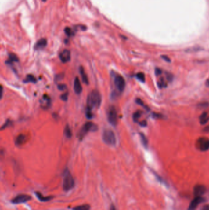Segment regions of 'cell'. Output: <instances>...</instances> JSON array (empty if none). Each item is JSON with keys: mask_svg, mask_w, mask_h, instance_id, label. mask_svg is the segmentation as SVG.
Listing matches in <instances>:
<instances>
[{"mask_svg": "<svg viewBox=\"0 0 209 210\" xmlns=\"http://www.w3.org/2000/svg\"><path fill=\"white\" fill-rule=\"evenodd\" d=\"M102 102L101 95L98 90H93L88 96L87 108L91 109L99 108Z\"/></svg>", "mask_w": 209, "mask_h": 210, "instance_id": "1", "label": "cell"}, {"mask_svg": "<svg viewBox=\"0 0 209 210\" xmlns=\"http://www.w3.org/2000/svg\"><path fill=\"white\" fill-rule=\"evenodd\" d=\"M75 186V181L73 176L67 169L65 170L63 174V188L64 191H69L73 189Z\"/></svg>", "mask_w": 209, "mask_h": 210, "instance_id": "2", "label": "cell"}, {"mask_svg": "<svg viewBox=\"0 0 209 210\" xmlns=\"http://www.w3.org/2000/svg\"><path fill=\"white\" fill-rule=\"evenodd\" d=\"M103 142L109 146H114L117 143V138L114 132L110 130L106 129L103 133Z\"/></svg>", "mask_w": 209, "mask_h": 210, "instance_id": "3", "label": "cell"}, {"mask_svg": "<svg viewBox=\"0 0 209 210\" xmlns=\"http://www.w3.org/2000/svg\"><path fill=\"white\" fill-rule=\"evenodd\" d=\"M196 146L198 150L205 152L209 149V138L207 137H200L197 139Z\"/></svg>", "mask_w": 209, "mask_h": 210, "instance_id": "4", "label": "cell"}, {"mask_svg": "<svg viewBox=\"0 0 209 210\" xmlns=\"http://www.w3.org/2000/svg\"><path fill=\"white\" fill-rule=\"evenodd\" d=\"M117 112L114 106H111L108 111L107 118L109 122L113 126L115 127L118 123Z\"/></svg>", "mask_w": 209, "mask_h": 210, "instance_id": "5", "label": "cell"}, {"mask_svg": "<svg viewBox=\"0 0 209 210\" xmlns=\"http://www.w3.org/2000/svg\"><path fill=\"white\" fill-rule=\"evenodd\" d=\"M31 196L27 195V194H19L17 195L16 197L13 198L11 201L12 203L14 204H22L24 203H27V201L31 200Z\"/></svg>", "mask_w": 209, "mask_h": 210, "instance_id": "6", "label": "cell"}, {"mask_svg": "<svg viewBox=\"0 0 209 210\" xmlns=\"http://www.w3.org/2000/svg\"><path fill=\"white\" fill-rule=\"evenodd\" d=\"M114 84L117 88V89L121 92L124 90L126 86L125 80L123 76L120 75H117L114 77Z\"/></svg>", "mask_w": 209, "mask_h": 210, "instance_id": "7", "label": "cell"}, {"mask_svg": "<svg viewBox=\"0 0 209 210\" xmlns=\"http://www.w3.org/2000/svg\"><path fill=\"white\" fill-rule=\"evenodd\" d=\"M93 127H94V124L92 122H88L85 123L82 127V128H81L80 132L79 133V138L81 139H82L87 134V133L93 128Z\"/></svg>", "mask_w": 209, "mask_h": 210, "instance_id": "8", "label": "cell"}, {"mask_svg": "<svg viewBox=\"0 0 209 210\" xmlns=\"http://www.w3.org/2000/svg\"><path fill=\"white\" fill-rule=\"evenodd\" d=\"M204 201V198L202 197H195V198L191 201L188 207V210H195L197 206Z\"/></svg>", "mask_w": 209, "mask_h": 210, "instance_id": "9", "label": "cell"}, {"mask_svg": "<svg viewBox=\"0 0 209 210\" xmlns=\"http://www.w3.org/2000/svg\"><path fill=\"white\" fill-rule=\"evenodd\" d=\"M59 57L63 63H67L71 59V52L67 49H64L59 53Z\"/></svg>", "mask_w": 209, "mask_h": 210, "instance_id": "10", "label": "cell"}, {"mask_svg": "<svg viewBox=\"0 0 209 210\" xmlns=\"http://www.w3.org/2000/svg\"><path fill=\"white\" fill-rule=\"evenodd\" d=\"M206 191V188L203 185H196L194 187V195L195 197H201Z\"/></svg>", "mask_w": 209, "mask_h": 210, "instance_id": "11", "label": "cell"}, {"mask_svg": "<svg viewBox=\"0 0 209 210\" xmlns=\"http://www.w3.org/2000/svg\"><path fill=\"white\" fill-rule=\"evenodd\" d=\"M35 195H36V197L39 200V201H43V202L50 201V200H52L54 198V197L53 195L44 196L40 192H38V191L35 192Z\"/></svg>", "mask_w": 209, "mask_h": 210, "instance_id": "12", "label": "cell"}, {"mask_svg": "<svg viewBox=\"0 0 209 210\" xmlns=\"http://www.w3.org/2000/svg\"><path fill=\"white\" fill-rule=\"evenodd\" d=\"M74 90L77 94H80L82 92V87L78 78H76L74 82Z\"/></svg>", "mask_w": 209, "mask_h": 210, "instance_id": "13", "label": "cell"}, {"mask_svg": "<svg viewBox=\"0 0 209 210\" xmlns=\"http://www.w3.org/2000/svg\"><path fill=\"white\" fill-rule=\"evenodd\" d=\"M47 39L45 38H42L36 42V45L34 46V49L36 50L42 49L47 46Z\"/></svg>", "mask_w": 209, "mask_h": 210, "instance_id": "14", "label": "cell"}, {"mask_svg": "<svg viewBox=\"0 0 209 210\" xmlns=\"http://www.w3.org/2000/svg\"><path fill=\"white\" fill-rule=\"evenodd\" d=\"M79 71H80V73H81V77H82V81L83 82L88 85L89 84V81H88V76L85 72V69L84 68L82 67V66H80L79 68Z\"/></svg>", "mask_w": 209, "mask_h": 210, "instance_id": "15", "label": "cell"}, {"mask_svg": "<svg viewBox=\"0 0 209 210\" xmlns=\"http://www.w3.org/2000/svg\"><path fill=\"white\" fill-rule=\"evenodd\" d=\"M25 136L24 134H19L16 139V145L17 146H20L23 145L25 142Z\"/></svg>", "mask_w": 209, "mask_h": 210, "instance_id": "16", "label": "cell"}, {"mask_svg": "<svg viewBox=\"0 0 209 210\" xmlns=\"http://www.w3.org/2000/svg\"><path fill=\"white\" fill-rule=\"evenodd\" d=\"M209 117H208V114L207 112H204L199 117V120L200 123L202 125L205 124L208 121Z\"/></svg>", "mask_w": 209, "mask_h": 210, "instance_id": "17", "label": "cell"}, {"mask_svg": "<svg viewBox=\"0 0 209 210\" xmlns=\"http://www.w3.org/2000/svg\"><path fill=\"white\" fill-rule=\"evenodd\" d=\"M90 205L88 204H84L75 206L73 208V210H90Z\"/></svg>", "mask_w": 209, "mask_h": 210, "instance_id": "18", "label": "cell"}, {"mask_svg": "<svg viewBox=\"0 0 209 210\" xmlns=\"http://www.w3.org/2000/svg\"><path fill=\"white\" fill-rule=\"evenodd\" d=\"M158 86L159 88L163 89L166 87L168 86V83L163 77H160L158 81Z\"/></svg>", "mask_w": 209, "mask_h": 210, "instance_id": "19", "label": "cell"}, {"mask_svg": "<svg viewBox=\"0 0 209 210\" xmlns=\"http://www.w3.org/2000/svg\"><path fill=\"white\" fill-rule=\"evenodd\" d=\"M18 61H19V58L16 55H15L14 53H10L9 55V59L7 60L6 63H11L13 62Z\"/></svg>", "mask_w": 209, "mask_h": 210, "instance_id": "20", "label": "cell"}, {"mask_svg": "<svg viewBox=\"0 0 209 210\" xmlns=\"http://www.w3.org/2000/svg\"><path fill=\"white\" fill-rule=\"evenodd\" d=\"M23 82L25 83H36V79L32 75H28L27 76L26 78L24 79Z\"/></svg>", "mask_w": 209, "mask_h": 210, "instance_id": "21", "label": "cell"}, {"mask_svg": "<svg viewBox=\"0 0 209 210\" xmlns=\"http://www.w3.org/2000/svg\"><path fill=\"white\" fill-rule=\"evenodd\" d=\"M64 134L66 135V136L68 138H71L72 136V131L71 130L69 127V125H66L65 128H64Z\"/></svg>", "mask_w": 209, "mask_h": 210, "instance_id": "22", "label": "cell"}, {"mask_svg": "<svg viewBox=\"0 0 209 210\" xmlns=\"http://www.w3.org/2000/svg\"><path fill=\"white\" fill-rule=\"evenodd\" d=\"M140 136H141V142H142L143 145L145 147H147V146H148V140H147V137L145 136V134L144 133H140Z\"/></svg>", "mask_w": 209, "mask_h": 210, "instance_id": "23", "label": "cell"}, {"mask_svg": "<svg viewBox=\"0 0 209 210\" xmlns=\"http://www.w3.org/2000/svg\"><path fill=\"white\" fill-rule=\"evenodd\" d=\"M137 79L139 81H141V82H142V83H144L145 82V80H146V77H145V75L143 73H138L136 74L135 75Z\"/></svg>", "mask_w": 209, "mask_h": 210, "instance_id": "24", "label": "cell"}, {"mask_svg": "<svg viewBox=\"0 0 209 210\" xmlns=\"http://www.w3.org/2000/svg\"><path fill=\"white\" fill-rule=\"evenodd\" d=\"M64 32L66 34V35L69 37H71V36H73L74 35V30L71 28H66L65 30H64Z\"/></svg>", "mask_w": 209, "mask_h": 210, "instance_id": "25", "label": "cell"}, {"mask_svg": "<svg viewBox=\"0 0 209 210\" xmlns=\"http://www.w3.org/2000/svg\"><path fill=\"white\" fill-rule=\"evenodd\" d=\"M42 101L44 102V103H42V105L44 106V108L45 106H49V102H50V98L47 95H44L43 97V100H42Z\"/></svg>", "mask_w": 209, "mask_h": 210, "instance_id": "26", "label": "cell"}, {"mask_svg": "<svg viewBox=\"0 0 209 210\" xmlns=\"http://www.w3.org/2000/svg\"><path fill=\"white\" fill-rule=\"evenodd\" d=\"M142 112L141 111H136L134 114H133V120L135 122H137L139 119L141 117Z\"/></svg>", "mask_w": 209, "mask_h": 210, "instance_id": "27", "label": "cell"}, {"mask_svg": "<svg viewBox=\"0 0 209 210\" xmlns=\"http://www.w3.org/2000/svg\"><path fill=\"white\" fill-rule=\"evenodd\" d=\"M92 109L87 108V111H86V116L88 119H90L93 117V113L92 112Z\"/></svg>", "mask_w": 209, "mask_h": 210, "instance_id": "28", "label": "cell"}, {"mask_svg": "<svg viewBox=\"0 0 209 210\" xmlns=\"http://www.w3.org/2000/svg\"><path fill=\"white\" fill-rule=\"evenodd\" d=\"M136 103H137V104H139V105H141V106H143L144 108H147V106H145L144 105V103H143V101L141 100V99H139V98H137V100H136Z\"/></svg>", "mask_w": 209, "mask_h": 210, "instance_id": "29", "label": "cell"}, {"mask_svg": "<svg viewBox=\"0 0 209 210\" xmlns=\"http://www.w3.org/2000/svg\"><path fill=\"white\" fill-rule=\"evenodd\" d=\"M58 89L61 91H63L66 89V86L65 84H59L58 86Z\"/></svg>", "mask_w": 209, "mask_h": 210, "instance_id": "30", "label": "cell"}, {"mask_svg": "<svg viewBox=\"0 0 209 210\" xmlns=\"http://www.w3.org/2000/svg\"><path fill=\"white\" fill-rule=\"evenodd\" d=\"M166 78L168 79V81H172L173 79V76L172 75H171L169 73H166Z\"/></svg>", "mask_w": 209, "mask_h": 210, "instance_id": "31", "label": "cell"}, {"mask_svg": "<svg viewBox=\"0 0 209 210\" xmlns=\"http://www.w3.org/2000/svg\"><path fill=\"white\" fill-rule=\"evenodd\" d=\"M61 98L63 101H66L67 100V98H68V93L66 92V93L63 94L61 95Z\"/></svg>", "mask_w": 209, "mask_h": 210, "instance_id": "32", "label": "cell"}, {"mask_svg": "<svg viewBox=\"0 0 209 210\" xmlns=\"http://www.w3.org/2000/svg\"><path fill=\"white\" fill-rule=\"evenodd\" d=\"M155 74L157 76H160L161 74H162V70L160 68H156L155 69Z\"/></svg>", "mask_w": 209, "mask_h": 210, "instance_id": "33", "label": "cell"}, {"mask_svg": "<svg viewBox=\"0 0 209 210\" xmlns=\"http://www.w3.org/2000/svg\"><path fill=\"white\" fill-rule=\"evenodd\" d=\"M139 124H140V125L142 127H146L147 126V122L146 120H142L141 122H139Z\"/></svg>", "mask_w": 209, "mask_h": 210, "instance_id": "34", "label": "cell"}, {"mask_svg": "<svg viewBox=\"0 0 209 210\" xmlns=\"http://www.w3.org/2000/svg\"><path fill=\"white\" fill-rule=\"evenodd\" d=\"M162 58H163L164 60H166V61H168V62H170V61H171L170 58H169L168 57H167L166 55H163V56H162Z\"/></svg>", "mask_w": 209, "mask_h": 210, "instance_id": "35", "label": "cell"}, {"mask_svg": "<svg viewBox=\"0 0 209 210\" xmlns=\"http://www.w3.org/2000/svg\"><path fill=\"white\" fill-rule=\"evenodd\" d=\"M201 210H209V204H206L205 206H204Z\"/></svg>", "mask_w": 209, "mask_h": 210, "instance_id": "36", "label": "cell"}, {"mask_svg": "<svg viewBox=\"0 0 209 210\" xmlns=\"http://www.w3.org/2000/svg\"><path fill=\"white\" fill-rule=\"evenodd\" d=\"M154 117H158V118H161V114H157V113H153Z\"/></svg>", "mask_w": 209, "mask_h": 210, "instance_id": "37", "label": "cell"}, {"mask_svg": "<svg viewBox=\"0 0 209 210\" xmlns=\"http://www.w3.org/2000/svg\"><path fill=\"white\" fill-rule=\"evenodd\" d=\"M109 210H117L114 204H111V206H110V209H109Z\"/></svg>", "mask_w": 209, "mask_h": 210, "instance_id": "38", "label": "cell"}, {"mask_svg": "<svg viewBox=\"0 0 209 210\" xmlns=\"http://www.w3.org/2000/svg\"><path fill=\"white\" fill-rule=\"evenodd\" d=\"M206 86H207V87H209V79H208V80L207 81V82H206Z\"/></svg>", "mask_w": 209, "mask_h": 210, "instance_id": "39", "label": "cell"}, {"mask_svg": "<svg viewBox=\"0 0 209 210\" xmlns=\"http://www.w3.org/2000/svg\"><path fill=\"white\" fill-rule=\"evenodd\" d=\"M42 1H43V2H45V1H46V0H42Z\"/></svg>", "mask_w": 209, "mask_h": 210, "instance_id": "40", "label": "cell"}]
</instances>
